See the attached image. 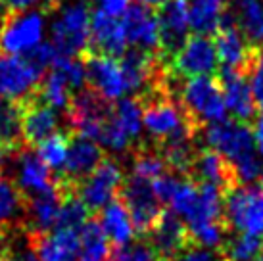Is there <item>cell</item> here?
Masks as SVG:
<instances>
[{"label": "cell", "mask_w": 263, "mask_h": 261, "mask_svg": "<svg viewBox=\"0 0 263 261\" xmlns=\"http://www.w3.org/2000/svg\"><path fill=\"white\" fill-rule=\"evenodd\" d=\"M175 95L184 114L200 133L204 127L227 119V104L217 75H202L177 81Z\"/></svg>", "instance_id": "cell-1"}, {"label": "cell", "mask_w": 263, "mask_h": 261, "mask_svg": "<svg viewBox=\"0 0 263 261\" xmlns=\"http://www.w3.org/2000/svg\"><path fill=\"white\" fill-rule=\"evenodd\" d=\"M52 41L60 56H81L88 48L92 0H62L54 12Z\"/></svg>", "instance_id": "cell-2"}, {"label": "cell", "mask_w": 263, "mask_h": 261, "mask_svg": "<svg viewBox=\"0 0 263 261\" xmlns=\"http://www.w3.org/2000/svg\"><path fill=\"white\" fill-rule=\"evenodd\" d=\"M129 210L137 238H146L148 232L152 231L158 217L163 211V203L156 196L150 179L139 177L135 173L125 175V181L117 192Z\"/></svg>", "instance_id": "cell-3"}, {"label": "cell", "mask_w": 263, "mask_h": 261, "mask_svg": "<svg viewBox=\"0 0 263 261\" xmlns=\"http://www.w3.org/2000/svg\"><path fill=\"white\" fill-rule=\"evenodd\" d=\"M223 215L233 232L263 236V190L254 184H238L223 194Z\"/></svg>", "instance_id": "cell-4"}, {"label": "cell", "mask_w": 263, "mask_h": 261, "mask_svg": "<svg viewBox=\"0 0 263 261\" xmlns=\"http://www.w3.org/2000/svg\"><path fill=\"white\" fill-rule=\"evenodd\" d=\"M125 169L116 156H104L95 171L83 181L75 182V192L87 206L90 215H96L111 198H116L125 181Z\"/></svg>", "instance_id": "cell-5"}, {"label": "cell", "mask_w": 263, "mask_h": 261, "mask_svg": "<svg viewBox=\"0 0 263 261\" xmlns=\"http://www.w3.org/2000/svg\"><path fill=\"white\" fill-rule=\"evenodd\" d=\"M44 14L41 10H6L0 20V52L23 54L43 43Z\"/></svg>", "instance_id": "cell-6"}, {"label": "cell", "mask_w": 263, "mask_h": 261, "mask_svg": "<svg viewBox=\"0 0 263 261\" xmlns=\"http://www.w3.org/2000/svg\"><path fill=\"white\" fill-rule=\"evenodd\" d=\"M167 71L177 79H190L202 75H217L219 58L213 39L208 35H190L173 58L169 60Z\"/></svg>", "instance_id": "cell-7"}, {"label": "cell", "mask_w": 263, "mask_h": 261, "mask_svg": "<svg viewBox=\"0 0 263 261\" xmlns=\"http://www.w3.org/2000/svg\"><path fill=\"white\" fill-rule=\"evenodd\" d=\"M200 140L204 146H210L213 150L223 154L231 163L248 158L256 154V140H254V129L252 125L242 121H219L204 127Z\"/></svg>", "instance_id": "cell-8"}, {"label": "cell", "mask_w": 263, "mask_h": 261, "mask_svg": "<svg viewBox=\"0 0 263 261\" xmlns=\"http://www.w3.org/2000/svg\"><path fill=\"white\" fill-rule=\"evenodd\" d=\"M85 65V81L90 88L100 92L104 98L116 102L129 95V85L125 77L123 65L119 58L83 52L81 54Z\"/></svg>", "instance_id": "cell-9"}, {"label": "cell", "mask_w": 263, "mask_h": 261, "mask_svg": "<svg viewBox=\"0 0 263 261\" xmlns=\"http://www.w3.org/2000/svg\"><path fill=\"white\" fill-rule=\"evenodd\" d=\"M6 165L14 167L12 169L14 173L8 177L17 184V189L22 190L25 198L54 189V173L50 167L41 160L35 148L23 146L15 152L8 154Z\"/></svg>", "instance_id": "cell-10"}, {"label": "cell", "mask_w": 263, "mask_h": 261, "mask_svg": "<svg viewBox=\"0 0 263 261\" xmlns=\"http://www.w3.org/2000/svg\"><path fill=\"white\" fill-rule=\"evenodd\" d=\"M160 25V56L163 64L181 50L190 36V6L189 0H167L156 10Z\"/></svg>", "instance_id": "cell-11"}, {"label": "cell", "mask_w": 263, "mask_h": 261, "mask_svg": "<svg viewBox=\"0 0 263 261\" xmlns=\"http://www.w3.org/2000/svg\"><path fill=\"white\" fill-rule=\"evenodd\" d=\"M39 75L22 54L0 52V95L6 100L23 102L31 98L41 83Z\"/></svg>", "instance_id": "cell-12"}, {"label": "cell", "mask_w": 263, "mask_h": 261, "mask_svg": "<svg viewBox=\"0 0 263 261\" xmlns=\"http://www.w3.org/2000/svg\"><path fill=\"white\" fill-rule=\"evenodd\" d=\"M127 48H129V41H127V33H125L121 17L92 6L87 52L121 58L127 52Z\"/></svg>", "instance_id": "cell-13"}, {"label": "cell", "mask_w": 263, "mask_h": 261, "mask_svg": "<svg viewBox=\"0 0 263 261\" xmlns=\"http://www.w3.org/2000/svg\"><path fill=\"white\" fill-rule=\"evenodd\" d=\"M186 177L194 182L213 184L223 194L240 184L233 163L227 160L223 154H219L210 146H200L198 148L194 158H192Z\"/></svg>", "instance_id": "cell-14"}, {"label": "cell", "mask_w": 263, "mask_h": 261, "mask_svg": "<svg viewBox=\"0 0 263 261\" xmlns=\"http://www.w3.org/2000/svg\"><path fill=\"white\" fill-rule=\"evenodd\" d=\"M142 240H146V244L152 248L156 259L169 261L181 252V248L189 242L190 236L183 219L179 217L173 210L163 208L156 225L152 227V231L148 232V236Z\"/></svg>", "instance_id": "cell-15"}, {"label": "cell", "mask_w": 263, "mask_h": 261, "mask_svg": "<svg viewBox=\"0 0 263 261\" xmlns=\"http://www.w3.org/2000/svg\"><path fill=\"white\" fill-rule=\"evenodd\" d=\"M31 252L39 261H79L81 236L71 229H52L46 232L27 234Z\"/></svg>", "instance_id": "cell-16"}, {"label": "cell", "mask_w": 263, "mask_h": 261, "mask_svg": "<svg viewBox=\"0 0 263 261\" xmlns=\"http://www.w3.org/2000/svg\"><path fill=\"white\" fill-rule=\"evenodd\" d=\"M121 22L127 33L129 46L160 54V25H158L156 10L137 0V2H131L125 10Z\"/></svg>", "instance_id": "cell-17"}, {"label": "cell", "mask_w": 263, "mask_h": 261, "mask_svg": "<svg viewBox=\"0 0 263 261\" xmlns=\"http://www.w3.org/2000/svg\"><path fill=\"white\" fill-rule=\"evenodd\" d=\"M212 39L215 44V50H217L219 67H229V69L242 73L246 71L252 46L244 41V36L234 23L233 15L229 14V10H225L219 27L213 33Z\"/></svg>", "instance_id": "cell-18"}, {"label": "cell", "mask_w": 263, "mask_h": 261, "mask_svg": "<svg viewBox=\"0 0 263 261\" xmlns=\"http://www.w3.org/2000/svg\"><path fill=\"white\" fill-rule=\"evenodd\" d=\"M217 77H219L221 87H223L227 109L233 114L236 121L254 125L257 117V108L254 96H252V88H250V81L246 77V73L234 71L229 67H219Z\"/></svg>", "instance_id": "cell-19"}, {"label": "cell", "mask_w": 263, "mask_h": 261, "mask_svg": "<svg viewBox=\"0 0 263 261\" xmlns=\"http://www.w3.org/2000/svg\"><path fill=\"white\" fill-rule=\"evenodd\" d=\"M22 106V133L23 142L29 148H37L43 140L60 130L58 111L33 95L20 102Z\"/></svg>", "instance_id": "cell-20"}, {"label": "cell", "mask_w": 263, "mask_h": 261, "mask_svg": "<svg viewBox=\"0 0 263 261\" xmlns=\"http://www.w3.org/2000/svg\"><path fill=\"white\" fill-rule=\"evenodd\" d=\"M104 156L106 154L98 142L90 140V138L79 137V135H71L66 161H64V167L58 173V177L69 179L73 182L83 181L87 175L95 171V167L102 161Z\"/></svg>", "instance_id": "cell-21"}, {"label": "cell", "mask_w": 263, "mask_h": 261, "mask_svg": "<svg viewBox=\"0 0 263 261\" xmlns=\"http://www.w3.org/2000/svg\"><path fill=\"white\" fill-rule=\"evenodd\" d=\"M96 217L100 219V225L114 248H123L137 238L129 210L119 196L111 198L110 202L96 213Z\"/></svg>", "instance_id": "cell-22"}, {"label": "cell", "mask_w": 263, "mask_h": 261, "mask_svg": "<svg viewBox=\"0 0 263 261\" xmlns=\"http://www.w3.org/2000/svg\"><path fill=\"white\" fill-rule=\"evenodd\" d=\"M227 10L244 41L254 48H263V0H231Z\"/></svg>", "instance_id": "cell-23"}, {"label": "cell", "mask_w": 263, "mask_h": 261, "mask_svg": "<svg viewBox=\"0 0 263 261\" xmlns=\"http://www.w3.org/2000/svg\"><path fill=\"white\" fill-rule=\"evenodd\" d=\"M27 202L17 184L8 175H0V227L6 231H23Z\"/></svg>", "instance_id": "cell-24"}, {"label": "cell", "mask_w": 263, "mask_h": 261, "mask_svg": "<svg viewBox=\"0 0 263 261\" xmlns=\"http://www.w3.org/2000/svg\"><path fill=\"white\" fill-rule=\"evenodd\" d=\"M81 236V257L79 261H108L111 255L110 238L106 236L100 219L96 215H90L87 223L79 231Z\"/></svg>", "instance_id": "cell-25"}, {"label": "cell", "mask_w": 263, "mask_h": 261, "mask_svg": "<svg viewBox=\"0 0 263 261\" xmlns=\"http://www.w3.org/2000/svg\"><path fill=\"white\" fill-rule=\"evenodd\" d=\"M190 29L198 35L213 36L227 10V0H189Z\"/></svg>", "instance_id": "cell-26"}, {"label": "cell", "mask_w": 263, "mask_h": 261, "mask_svg": "<svg viewBox=\"0 0 263 261\" xmlns=\"http://www.w3.org/2000/svg\"><path fill=\"white\" fill-rule=\"evenodd\" d=\"M263 252V238L248 232H229L217 254L223 261H254Z\"/></svg>", "instance_id": "cell-27"}, {"label": "cell", "mask_w": 263, "mask_h": 261, "mask_svg": "<svg viewBox=\"0 0 263 261\" xmlns=\"http://www.w3.org/2000/svg\"><path fill=\"white\" fill-rule=\"evenodd\" d=\"M71 135H73V133H71L69 129H66V130L60 129V130H56L54 135H50L46 140H43V142L35 148L37 154L41 156V160L50 167L54 175H58L60 171H62V167H64Z\"/></svg>", "instance_id": "cell-28"}, {"label": "cell", "mask_w": 263, "mask_h": 261, "mask_svg": "<svg viewBox=\"0 0 263 261\" xmlns=\"http://www.w3.org/2000/svg\"><path fill=\"white\" fill-rule=\"evenodd\" d=\"M116 116L119 119V123L123 125V129L127 130V135L135 142V148L139 144H142L144 125H142V108H140V102L131 95L119 98V100H116Z\"/></svg>", "instance_id": "cell-29"}, {"label": "cell", "mask_w": 263, "mask_h": 261, "mask_svg": "<svg viewBox=\"0 0 263 261\" xmlns=\"http://www.w3.org/2000/svg\"><path fill=\"white\" fill-rule=\"evenodd\" d=\"M246 77L250 81L252 96L256 102V108L263 111V48H254L250 52L248 65H246Z\"/></svg>", "instance_id": "cell-30"}, {"label": "cell", "mask_w": 263, "mask_h": 261, "mask_svg": "<svg viewBox=\"0 0 263 261\" xmlns=\"http://www.w3.org/2000/svg\"><path fill=\"white\" fill-rule=\"evenodd\" d=\"M22 56L29 62V65L41 75V77H44V73L50 69L52 64H54V60L58 58V52H56V48H54L52 43H39L37 46H33L31 50L23 52Z\"/></svg>", "instance_id": "cell-31"}, {"label": "cell", "mask_w": 263, "mask_h": 261, "mask_svg": "<svg viewBox=\"0 0 263 261\" xmlns=\"http://www.w3.org/2000/svg\"><path fill=\"white\" fill-rule=\"evenodd\" d=\"M108 261H158L146 240L135 238L123 248H114Z\"/></svg>", "instance_id": "cell-32"}, {"label": "cell", "mask_w": 263, "mask_h": 261, "mask_svg": "<svg viewBox=\"0 0 263 261\" xmlns=\"http://www.w3.org/2000/svg\"><path fill=\"white\" fill-rule=\"evenodd\" d=\"M169 261H223V259H221V255L217 254V250L200 246L196 242L189 240V242L181 248V252Z\"/></svg>", "instance_id": "cell-33"}, {"label": "cell", "mask_w": 263, "mask_h": 261, "mask_svg": "<svg viewBox=\"0 0 263 261\" xmlns=\"http://www.w3.org/2000/svg\"><path fill=\"white\" fill-rule=\"evenodd\" d=\"M6 10L20 12V10H41L43 14H54L56 4L54 0H2Z\"/></svg>", "instance_id": "cell-34"}, {"label": "cell", "mask_w": 263, "mask_h": 261, "mask_svg": "<svg viewBox=\"0 0 263 261\" xmlns=\"http://www.w3.org/2000/svg\"><path fill=\"white\" fill-rule=\"evenodd\" d=\"M12 232L6 231L0 227V261H10L14 257V248H12V238H10Z\"/></svg>", "instance_id": "cell-35"}, {"label": "cell", "mask_w": 263, "mask_h": 261, "mask_svg": "<svg viewBox=\"0 0 263 261\" xmlns=\"http://www.w3.org/2000/svg\"><path fill=\"white\" fill-rule=\"evenodd\" d=\"M254 140H256V150L263 156V111L254 121Z\"/></svg>", "instance_id": "cell-36"}, {"label": "cell", "mask_w": 263, "mask_h": 261, "mask_svg": "<svg viewBox=\"0 0 263 261\" xmlns=\"http://www.w3.org/2000/svg\"><path fill=\"white\" fill-rule=\"evenodd\" d=\"M139 2H142V4H146L148 8H152V10H158V8L161 6V4H165L167 0H139Z\"/></svg>", "instance_id": "cell-37"}, {"label": "cell", "mask_w": 263, "mask_h": 261, "mask_svg": "<svg viewBox=\"0 0 263 261\" xmlns=\"http://www.w3.org/2000/svg\"><path fill=\"white\" fill-rule=\"evenodd\" d=\"M6 158H8L6 150L0 146V175L4 173V167H6Z\"/></svg>", "instance_id": "cell-38"}, {"label": "cell", "mask_w": 263, "mask_h": 261, "mask_svg": "<svg viewBox=\"0 0 263 261\" xmlns=\"http://www.w3.org/2000/svg\"><path fill=\"white\" fill-rule=\"evenodd\" d=\"M22 261H39V257L33 252H27V254L22 255Z\"/></svg>", "instance_id": "cell-39"}, {"label": "cell", "mask_w": 263, "mask_h": 261, "mask_svg": "<svg viewBox=\"0 0 263 261\" xmlns=\"http://www.w3.org/2000/svg\"><path fill=\"white\" fill-rule=\"evenodd\" d=\"M6 106H8V100L2 95H0V116H2V111L6 109Z\"/></svg>", "instance_id": "cell-40"}, {"label": "cell", "mask_w": 263, "mask_h": 261, "mask_svg": "<svg viewBox=\"0 0 263 261\" xmlns=\"http://www.w3.org/2000/svg\"><path fill=\"white\" fill-rule=\"evenodd\" d=\"M257 181H259V189L263 190V169H261V175H259V179H257Z\"/></svg>", "instance_id": "cell-41"}, {"label": "cell", "mask_w": 263, "mask_h": 261, "mask_svg": "<svg viewBox=\"0 0 263 261\" xmlns=\"http://www.w3.org/2000/svg\"><path fill=\"white\" fill-rule=\"evenodd\" d=\"M254 261H263V252H261V254H259V255H257V257H256V259H254Z\"/></svg>", "instance_id": "cell-42"}]
</instances>
